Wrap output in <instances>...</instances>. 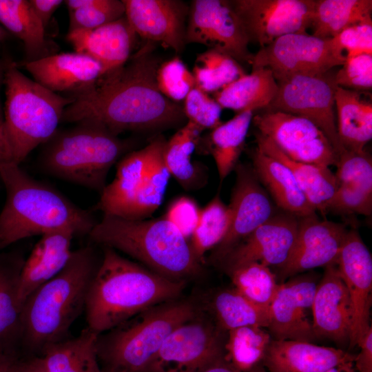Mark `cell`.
<instances>
[{
    "label": "cell",
    "instance_id": "1",
    "mask_svg": "<svg viewBox=\"0 0 372 372\" xmlns=\"http://www.w3.org/2000/svg\"><path fill=\"white\" fill-rule=\"evenodd\" d=\"M149 43L118 69L103 75L89 92L78 96L63 113L61 123L94 121L116 135L176 125L183 108L161 94L156 74L158 61Z\"/></svg>",
    "mask_w": 372,
    "mask_h": 372
},
{
    "label": "cell",
    "instance_id": "2",
    "mask_svg": "<svg viewBox=\"0 0 372 372\" xmlns=\"http://www.w3.org/2000/svg\"><path fill=\"white\" fill-rule=\"evenodd\" d=\"M84 308L87 328L103 334L143 311L174 300L185 282L169 279L104 247Z\"/></svg>",
    "mask_w": 372,
    "mask_h": 372
},
{
    "label": "cell",
    "instance_id": "3",
    "mask_svg": "<svg viewBox=\"0 0 372 372\" xmlns=\"http://www.w3.org/2000/svg\"><path fill=\"white\" fill-rule=\"evenodd\" d=\"M6 199L0 213V250L19 240L63 228L89 234L96 223L54 188L30 176L19 165L0 164Z\"/></svg>",
    "mask_w": 372,
    "mask_h": 372
},
{
    "label": "cell",
    "instance_id": "4",
    "mask_svg": "<svg viewBox=\"0 0 372 372\" xmlns=\"http://www.w3.org/2000/svg\"><path fill=\"white\" fill-rule=\"evenodd\" d=\"M96 269L90 247L72 251L65 267L28 296L22 307L20 331L30 348L42 351L65 339L84 311Z\"/></svg>",
    "mask_w": 372,
    "mask_h": 372
},
{
    "label": "cell",
    "instance_id": "5",
    "mask_svg": "<svg viewBox=\"0 0 372 372\" xmlns=\"http://www.w3.org/2000/svg\"><path fill=\"white\" fill-rule=\"evenodd\" d=\"M88 235L94 242L122 251L169 279L184 281L200 268L189 241L164 216L130 220L103 215Z\"/></svg>",
    "mask_w": 372,
    "mask_h": 372
},
{
    "label": "cell",
    "instance_id": "6",
    "mask_svg": "<svg viewBox=\"0 0 372 372\" xmlns=\"http://www.w3.org/2000/svg\"><path fill=\"white\" fill-rule=\"evenodd\" d=\"M75 123L71 128L57 130L43 145L40 165L54 177L101 194L111 167L130 144L94 121Z\"/></svg>",
    "mask_w": 372,
    "mask_h": 372
},
{
    "label": "cell",
    "instance_id": "7",
    "mask_svg": "<svg viewBox=\"0 0 372 372\" xmlns=\"http://www.w3.org/2000/svg\"><path fill=\"white\" fill-rule=\"evenodd\" d=\"M3 84L5 134L12 161L19 165L58 130L65 108L74 99L54 93L7 63Z\"/></svg>",
    "mask_w": 372,
    "mask_h": 372
},
{
    "label": "cell",
    "instance_id": "8",
    "mask_svg": "<svg viewBox=\"0 0 372 372\" xmlns=\"http://www.w3.org/2000/svg\"><path fill=\"white\" fill-rule=\"evenodd\" d=\"M195 316L192 303L172 300L99 335L96 350L102 372H146L170 333Z\"/></svg>",
    "mask_w": 372,
    "mask_h": 372
},
{
    "label": "cell",
    "instance_id": "9",
    "mask_svg": "<svg viewBox=\"0 0 372 372\" xmlns=\"http://www.w3.org/2000/svg\"><path fill=\"white\" fill-rule=\"evenodd\" d=\"M161 137L124 156L114 178L101 192L95 209L130 220H144L161 205L171 176L164 159Z\"/></svg>",
    "mask_w": 372,
    "mask_h": 372
},
{
    "label": "cell",
    "instance_id": "10",
    "mask_svg": "<svg viewBox=\"0 0 372 372\" xmlns=\"http://www.w3.org/2000/svg\"><path fill=\"white\" fill-rule=\"evenodd\" d=\"M345 55L331 39L307 33L282 36L260 48L250 61L252 68L270 70L276 81L295 75L322 74L342 65Z\"/></svg>",
    "mask_w": 372,
    "mask_h": 372
},
{
    "label": "cell",
    "instance_id": "11",
    "mask_svg": "<svg viewBox=\"0 0 372 372\" xmlns=\"http://www.w3.org/2000/svg\"><path fill=\"white\" fill-rule=\"evenodd\" d=\"M277 92L265 110L280 111L304 118L326 135L337 154L344 149L337 132L334 114L337 85L330 71L322 74L295 75L280 81Z\"/></svg>",
    "mask_w": 372,
    "mask_h": 372
},
{
    "label": "cell",
    "instance_id": "12",
    "mask_svg": "<svg viewBox=\"0 0 372 372\" xmlns=\"http://www.w3.org/2000/svg\"><path fill=\"white\" fill-rule=\"evenodd\" d=\"M222 331L194 319L181 324L165 340L146 372H200L225 360Z\"/></svg>",
    "mask_w": 372,
    "mask_h": 372
},
{
    "label": "cell",
    "instance_id": "13",
    "mask_svg": "<svg viewBox=\"0 0 372 372\" xmlns=\"http://www.w3.org/2000/svg\"><path fill=\"white\" fill-rule=\"evenodd\" d=\"M258 133L270 139L290 158L335 166L338 155L324 133L311 121L289 113L265 110L253 116Z\"/></svg>",
    "mask_w": 372,
    "mask_h": 372
},
{
    "label": "cell",
    "instance_id": "14",
    "mask_svg": "<svg viewBox=\"0 0 372 372\" xmlns=\"http://www.w3.org/2000/svg\"><path fill=\"white\" fill-rule=\"evenodd\" d=\"M249 39L230 1L194 0L188 11L185 43H196L250 63Z\"/></svg>",
    "mask_w": 372,
    "mask_h": 372
},
{
    "label": "cell",
    "instance_id": "15",
    "mask_svg": "<svg viewBox=\"0 0 372 372\" xmlns=\"http://www.w3.org/2000/svg\"><path fill=\"white\" fill-rule=\"evenodd\" d=\"M230 3L249 41L260 48L286 34L307 33L316 6L314 0H234Z\"/></svg>",
    "mask_w": 372,
    "mask_h": 372
},
{
    "label": "cell",
    "instance_id": "16",
    "mask_svg": "<svg viewBox=\"0 0 372 372\" xmlns=\"http://www.w3.org/2000/svg\"><path fill=\"white\" fill-rule=\"evenodd\" d=\"M234 170L236 183L228 205L230 227L212 254V258L219 262L240 240L278 211L251 166L238 163Z\"/></svg>",
    "mask_w": 372,
    "mask_h": 372
},
{
    "label": "cell",
    "instance_id": "17",
    "mask_svg": "<svg viewBox=\"0 0 372 372\" xmlns=\"http://www.w3.org/2000/svg\"><path fill=\"white\" fill-rule=\"evenodd\" d=\"M317 284L313 274L294 276L279 283L269 308L267 329L272 339L309 342L316 340L312 304Z\"/></svg>",
    "mask_w": 372,
    "mask_h": 372
},
{
    "label": "cell",
    "instance_id": "18",
    "mask_svg": "<svg viewBox=\"0 0 372 372\" xmlns=\"http://www.w3.org/2000/svg\"><path fill=\"white\" fill-rule=\"evenodd\" d=\"M335 265L351 300L352 319L349 344L353 348L371 326L372 257L357 230H348Z\"/></svg>",
    "mask_w": 372,
    "mask_h": 372
},
{
    "label": "cell",
    "instance_id": "19",
    "mask_svg": "<svg viewBox=\"0 0 372 372\" xmlns=\"http://www.w3.org/2000/svg\"><path fill=\"white\" fill-rule=\"evenodd\" d=\"M349 229L345 223L320 219L316 214L298 217L293 248L278 269L282 280L304 271L335 264Z\"/></svg>",
    "mask_w": 372,
    "mask_h": 372
},
{
    "label": "cell",
    "instance_id": "20",
    "mask_svg": "<svg viewBox=\"0 0 372 372\" xmlns=\"http://www.w3.org/2000/svg\"><path fill=\"white\" fill-rule=\"evenodd\" d=\"M298 229V217L279 210L240 240L220 262L227 272L251 262L279 268L290 256Z\"/></svg>",
    "mask_w": 372,
    "mask_h": 372
},
{
    "label": "cell",
    "instance_id": "21",
    "mask_svg": "<svg viewBox=\"0 0 372 372\" xmlns=\"http://www.w3.org/2000/svg\"><path fill=\"white\" fill-rule=\"evenodd\" d=\"M20 65L44 87L73 99L91 91L103 76L99 63L75 51L53 54Z\"/></svg>",
    "mask_w": 372,
    "mask_h": 372
},
{
    "label": "cell",
    "instance_id": "22",
    "mask_svg": "<svg viewBox=\"0 0 372 372\" xmlns=\"http://www.w3.org/2000/svg\"><path fill=\"white\" fill-rule=\"evenodd\" d=\"M125 17L141 37L160 43L176 52L185 43V17L189 8L175 0H123Z\"/></svg>",
    "mask_w": 372,
    "mask_h": 372
},
{
    "label": "cell",
    "instance_id": "23",
    "mask_svg": "<svg viewBox=\"0 0 372 372\" xmlns=\"http://www.w3.org/2000/svg\"><path fill=\"white\" fill-rule=\"evenodd\" d=\"M352 309L347 289L335 264L325 267L317 284L313 304V328L316 338L340 344L349 342Z\"/></svg>",
    "mask_w": 372,
    "mask_h": 372
},
{
    "label": "cell",
    "instance_id": "24",
    "mask_svg": "<svg viewBox=\"0 0 372 372\" xmlns=\"http://www.w3.org/2000/svg\"><path fill=\"white\" fill-rule=\"evenodd\" d=\"M75 235L73 229L63 228L41 236L20 270L18 298L21 307L34 291L65 267L72 254Z\"/></svg>",
    "mask_w": 372,
    "mask_h": 372
},
{
    "label": "cell",
    "instance_id": "25",
    "mask_svg": "<svg viewBox=\"0 0 372 372\" xmlns=\"http://www.w3.org/2000/svg\"><path fill=\"white\" fill-rule=\"evenodd\" d=\"M136 33L125 17L92 30L68 32L75 52L86 54L103 68V75L123 66L130 58Z\"/></svg>",
    "mask_w": 372,
    "mask_h": 372
},
{
    "label": "cell",
    "instance_id": "26",
    "mask_svg": "<svg viewBox=\"0 0 372 372\" xmlns=\"http://www.w3.org/2000/svg\"><path fill=\"white\" fill-rule=\"evenodd\" d=\"M355 355L340 349L298 340H276L269 343L262 365L267 372H324Z\"/></svg>",
    "mask_w": 372,
    "mask_h": 372
},
{
    "label": "cell",
    "instance_id": "27",
    "mask_svg": "<svg viewBox=\"0 0 372 372\" xmlns=\"http://www.w3.org/2000/svg\"><path fill=\"white\" fill-rule=\"evenodd\" d=\"M251 167L277 208L302 217L316 211L307 199L290 170L257 147L251 152Z\"/></svg>",
    "mask_w": 372,
    "mask_h": 372
},
{
    "label": "cell",
    "instance_id": "28",
    "mask_svg": "<svg viewBox=\"0 0 372 372\" xmlns=\"http://www.w3.org/2000/svg\"><path fill=\"white\" fill-rule=\"evenodd\" d=\"M257 148L285 165L291 172L307 199L323 216L333 197L338 183L329 167L296 161L284 154L270 139L255 133Z\"/></svg>",
    "mask_w": 372,
    "mask_h": 372
},
{
    "label": "cell",
    "instance_id": "29",
    "mask_svg": "<svg viewBox=\"0 0 372 372\" xmlns=\"http://www.w3.org/2000/svg\"><path fill=\"white\" fill-rule=\"evenodd\" d=\"M337 132L344 149L362 153L372 138V103L358 91L337 86Z\"/></svg>",
    "mask_w": 372,
    "mask_h": 372
},
{
    "label": "cell",
    "instance_id": "30",
    "mask_svg": "<svg viewBox=\"0 0 372 372\" xmlns=\"http://www.w3.org/2000/svg\"><path fill=\"white\" fill-rule=\"evenodd\" d=\"M278 90L277 82L271 71L265 68H252L214 93V99L222 108L237 113L265 108L273 99Z\"/></svg>",
    "mask_w": 372,
    "mask_h": 372
},
{
    "label": "cell",
    "instance_id": "31",
    "mask_svg": "<svg viewBox=\"0 0 372 372\" xmlns=\"http://www.w3.org/2000/svg\"><path fill=\"white\" fill-rule=\"evenodd\" d=\"M0 23L23 42L26 54L24 61L53 54L45 37V28L29 0H0Z\"/></svg>",
    "mask_w": 372,
    "mask_h": 372
},
{
    "label": "cell",
    "instance_id": "32",
    "mask_svg": "<svg viewBox=\"0 0 372 372\" xmlns=\"http://www.w3.org/2000/svg\"><path fill=\"white\" fill-rule=\"evenodd\" d=\"M97 334L86 327L71 339L45 347L41 357L48 372H102L97 355Z\"/></svg>",
    "mask_w": 372,
    "mask_h": 372
},
{
    "label": "cell",
    "instance_id": "33",
    "mask_svg": "<svg viewBox=\"0 0 372 372\" xmlns=\"http://www.w3.org/2000/svg\"><path fill=\"white\" fill-rule=\"evenodd\" d=\"M371 0H318L311 28L313 35L331 39L344 29L372 23Z\"/></svg>",
    "mask_w": 372,
    "mask_h": 372
},
{
    "label": "cell",
    "instance_id": "34",
    "mask_svg": "<svg viewBox=\"0 0 372 372\" xmlns=\"http://www.w3.org/2000/svg\"><path fill=\"white\" fill-rule=\"evenodd\" d=\"M253 116L254 111H243L211 130L207 148L215 161L220 181L237 165Z\"/></svg>",
    "mask_w": 372,
    "mask_h": 372
},
{
    "label": "cell",
    "instance_id": "35",
    "mask_svg": "<svg viewBox=\"0 0 372 372\" xmlns=\"http://www.w3.org/2000/svg\"><path fill=\"white\" fill-rule=\"evenodd\" d=\"M202 131L188 121L165 144L163 159L165 165L170 175L186 189L197 188L202 182L201 169L192 160Z\"/></svg>",
    "mask_w": 372,
    "mask_h": 372
},
{
    "label": "cell",
    "instance_id": "36",
    "mask_svg": "<svg viewBox=\"0 0 372 372\" xmlns=\"http://www.w3.org/2000/svg\"><path fill=\"white\" fill-rule=\"evenodd\" d=\"M23 262L0 256V352L20 331L22 307L18 298V283Z\"/></svg>",
    "mask_w": 372,
    "mask_h": 372
},
{
    "label": "cell",
    "instance_id": "37",
    "mask_svg": "<svg viewBox=\"0 0 372 372\" xmlns=\"http://www.w3.org/2000/svg\"><path fill=\"white\" fill-rule=\"evenodd\" d=\"M211 306L218 326L224 331L248 326L268 327L269 310L255 304L235 289L217 293Z\"/></svg>",
    "mask_w": 372,
    "mask_h": 372
},
{
    "label": "cell",
    "instance_id": "38",
    "mask_svg": "<svg viewBox=\"0 0 372 372\" xmlns=\"http://www.w3.org/2000/svg\"><path fill=\"white\" fill-rule=\"evenodd\" d=\"M264 328L248 326L227 331L225 362L234 368L247 371L262 364L272 338Z\"/></svg>",
    "mask_w": 372,
    "mask_h": 372
},
{
    "label": "cell",
    "instance_id": "39",
    "mask_svg": "<svg viewBox=\"0 0 372 372\" xmlns=\"http://www.w3.org/2000/svg\"><path fill=\"white\" fill-rule=\"evenodd\" d=\"M229 206L219 194L200 210L197 225L190 238V245L196 258L202 262L206 252L215 248L226 236L231 224Z\"/></svg>",
    "mask_w": 372,
    "mask_h": 372
},
{
    "label": "cell",
    "instance_id": "40",
    "mask_svg": "<svg viewBox=\"0 0 372 372\" xmlns=\"http://www.w3.org/2000/svg\"><path fill=\"white\" fill-rule=\"evenodd\" d=\"M192 74L196 86L206 93H215L245 73L228 54L209 49L196 56Z\"/></svg>",
    "mask_w": 372,
    "mask_h": 372
},
{
    "label": "cell",
    "instance_id": "41",
    "mask_svg": "<svg viewBox=\"0 0 372 372\" xmlns=\"http://www.w3.org/2000/svg\"><path fill=\"white\" fill-rule=\"evenodd\" d=\"M228 273L237 291L255 304L269 310L279 285L269 267L251 262Z\"/></svg>",
    "mask_w": 372,
    "mask_h": 372
},
{
    "label": "cell",
    "instance_id": "42",
    "mask_svg": "<svg viewBox=\"0 0 372 372\" xmlns=\"http://www.w3.org/2000/svg\"><path fill=\"white\" fill-rule=\"evenodd\" d=\"M69 31L92 30L125 16V6L118 0H67Z\"/></svg>",
    "mask_w": 372,
    "mask_h": 372
},
{
    "label": "cell",
    "instance_id": "43",
    "mask_svg": "<svg viewBox=\"0 0 372 372\" xmlns=\"http://www.w3.org/2000/svg\"><path fill=\"white\" fill-rule=\"evenodd\" d=\"M157 87L168 99L179 103L196 87L192 72L175 56L159 65L156 74Z\"/></svg>",
    "mask_w": 372,
    "mask_h": 372
},
{
    "label": "cell",
    "instance_id": "44",
    "mask_svg": "<svg viewBox=\"0 0 372 372\" xmlns=\"http://www.w3.org/2000/svg\"><path fill=\"white\" fill-rule=\"evenodd\" d=\"M335 167L338 185H352L372 192V158L369 153L344 149L338 156Z\"/></svg>",
    "mask_w": 372,
    "mask_h": 372
},
{
    "label": "cell",
    "instance_id": "45",
    "mask_svg": "<svg viewBox=\"0 0 372 372\" xmlns=\"http://www.w3.org/2000/svg\"><path fill=\"white\" fill-rule=\"evenodd\" d=\"M183 112L188 121L201 130H213L222 122V107L216 101L198 87H194L184 99Z\"/></svg>",
    "mask_w": 372,
    "mask_h": 372
},
{
    "label": "cell",
    "instance_id": "46",
    "mask_svg": "<svg viewBox=\"0 0 372 372\" xmlns=\"http://www.w3.org/2000/svg\"><path fill=\"white\" fill-rule=\"evenodd\" d=\"M327 213L370 216L372 213V192L358 187L339 184L327 205Z\"/></svg>",
    "mask_w": 372,
    "mask_h": 372
},
{
    "label": "cell",
    "instance_id": "47",
    "mask_svg": "<svg viewBox=\"0 0 372 372\" xmlns=\"http://www.w3.org/2000/svg\"><path fill=\"white\" fill-rule=\"evenodd\" d=\"M337 86L365 90L372 87V55L360 54L347 58L342 67L335 74Z\"/></svg>",
    "mask_w": 372,
    "mask_h": 372
},
{
    "label": "cell",
    "instance_id": "48",
    "mask_svg": "<svg viewBox=\"0 0 372 372\" xmlns=\"http://www.w3.org/2000/svg\"><path fill=\"white\" fill-rule=\"evenodd\" d=\"M331 41L346 59L364 54L372 55V23L349 27L331 38Z\"/></svg>",
    "mask_w": 372,
    "mask_h": 372
},
{
    "label": "cell",
    "instance_id": "49",
    "mask_svg": "<svg viewBox=\"0 0 372 372\" xmlns=\"http://www.w3.org/2000/svg\"><path fill=\"white\" fill-rule=\"evenodd\" d=\"M200 210L193 199L182 196L171 203L164 217L188 240L197 225Z\"/></svg>",
    "mask_w": 372,
    "mask_h": 372
},
{
    "label": "cell",
    "instance_id": "50",
    "mask_svg": "<svg viewBox=\"0 0 372 372\" xmlns=\"http://www.w3.org/2000/svg\"><path fill=\"white\" fill-rule=\"evenodd\" d=\"M360 352L354 364L358 372H372V327L371 326L358 344Z\"/></svg>",
    "mask_w": 372,
    "mask_h": 372
},
{
    "label": "cell",
    "instance_id": "51",
    "mask_svg": "<svg viewBox=\"0 0 372 372\" xmlns=\"http://www.w3.org/2000/svg\"><path fill=\"white\" fill-rule=\"evenodd\" d=\"M35 14L45 28L62 0H29Z\"/></svg>",
    "mask_w": 372,
    "mask_h": 372
},
{
    "label": "cell",
    "instance_id": "52",
    "mask_svg": "<svg viewBox=\"0 0 372 372\" xmlns=\"http://www.w3.org/2000/svg\"><path fill=\"white\" fill-rule=\"evenodd\" d=\"M6 65L7 63L0 60V87L1 84L3 83ZM10 162L13 161L5 134L4 116L0 104V164Z\"/></svg>",
    "mask_w": 372,
    "mask_h": 372
},
{
    "label": "cell",
    "instance_id": "53",
    "mask_svg": "<svg viewBox=\"0 0 372 372\" xmlns=\"http://www.w3.org/2000/svg\"><path fill=\"white\" fill-rule=\"evenodd\" d=\"M13 372H48L40 358H35L23 362H15Z\"/></svg>",
    "mask_w": 372,
    "mask_h": 372
},
{
    "label": "cell",
    "instance_id": "54",
    "mask_svg": "<svg viewBox=\"0 0 372 372\" xmlns=\"http://www.w3.org/2000/svg\"><path fill=\"white\" fill-rule=\"evenodd\" d=\"M200 372H267V370L263 367L262 364L258 365V366L252 369L250 371H240L229 364H228L225 360L219 362L218 363L214 364L206 369L202 370Z\"/></svg>",
    "mask_w": 372,
    "mask_h": 372
},
{
    "label": "cell",
    "instance_id": "55",
    "mask_svg": "<svg viewBox=\"0 0 372 372\" xmlns=\"http://www.w3.org/2000/svg\"><path fill=\"white\" fill-rule=\"evenodd\" d=\"M14 363L6 352H0V372H13Z\"/></svg>",
    "mask_w": 372,
    "mask_h": 372
},
{
    "label": "cell",
    "instance_id": "56",
    "mask_svg": "<svg viewBox=\"0 0 372 372\" xmlns=\"http://www.w3.org/2000/svg\"><path fill=\"white\" fill-rule=\"evenodd\" d=\"M324 372H356L354 360L340 363Z\"/></svg>",
    "mask_w": 372,
    "mask_h": 372
},
{
    "label": "cell",
    "instance_id": "57",
    "mask_svg": "<svg viewBox=\"0 0 372 372\" xmlns=\"http://www.w3.org/2000/svg\"><path fill=\"white\" fill-rule=\"evenodd\" d=\"M10 36V33L1 25H0V42L4 41Z\"/></svg>",
    "mask_w": 372,
    "mask_h": 372
}]
</instances>
